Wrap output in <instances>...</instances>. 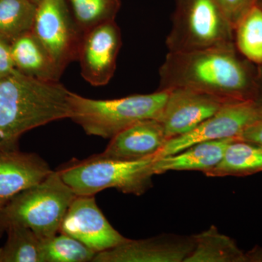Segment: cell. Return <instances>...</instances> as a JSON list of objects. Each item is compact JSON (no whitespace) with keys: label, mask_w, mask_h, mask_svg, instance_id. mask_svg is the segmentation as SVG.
<instances>
[{"label":"cell","mask_w":262,"mask_h":262,"mask_svg":"<svg viewBox=\"0 0 262 262\" xmlns=\"http://www.w3.org/2000/svg\"><path fill=\"white\" fill-rule=\"evenodd\" d=\"M159 91L188 89L229 101L256 97L258 82L235 45L192 52H168L159 70Z\"/></svg>","instance_id":"cell-1"},{"label":"cell","mask_w":262,"mask_h":262,"mask_svg":"<svg viewBox=\"0 0 262 262\" xmlns=\"http://www.w3.org/2000/svg\"><path fill=\"white\" fill-rule=\"evenodd\" d=\"M71 91L15 70L0 77V149H18L25 133L70 118Z\"/></svg>","instance_id":"cell-2"},{"label":"cell","mask_w":262,"mask_h":262,"mask_svg":"<svg viewBox=\"0 0 262 262\" xmlns=\"http://www.w3.org/2000/svg\"><path fill=\"white\" fill-rule=\"evenodd\" d=\"M156 159L155 155L144 159L122 161L98 154L88 159L71 161L57 171L77 196H95L110 188L141 196L152 187Z\"/></svg>","instance_id":"cell-3"},{"label":"cell","mask_w":262,"mask_h":262,"mask_svg":"<svg viewBox=\"0 0 262 262\" xmlns=\"http://www.w3.org/2000/svg\"><path fill=\"white\" fill-rule=\"evenodd\" d=\"M58 171L26 189L0 211V237L10 226L32 229L42 241L59 232L63 217L75 196Z\"/></svg>","instance_id":"cell-4"},{"label":"cell","mask_w":262,"mask_h":262,"mask_svg":"<svg viewBox=\"0 0 262 262\" xmlns=\"http://www.w3.org/2000/svg\"><path fill=\"white\" fill-rule=\"evenodd\" d=\"M169 91L110 100H96L71 93L70 119L90 136L111 139L136 122L160 118Z\"/></svg>","instance_id":"cell-5"},{"label":"cell","mask_w":262,"mask_h":262,"mask_svg":"<svg viewBox=\"0 0 262 262\" xmlns=\"http://www.w3.org/2000/svg\"><path fill=\"white\" fill-rule=\"evenodd\" d=\"M165 43L172 53L232 46L234 28L215 0H176Z\"/></svg>","instance_id":"cell-6"},{"label":"cell","mask_w":262,"mask_h":262,"mask_svg":"<svg viewBox=\"0 0 262 262\" xmlns=\"http://www.w3.org/2000/svg\"><path fill=\"white\" fill-rule=\"evenodd\" d=\"M32 32L63 72L78 59L84 32L76 22L67 0H41Z\"/></svg>","instance_id":"cell-7"},{"label":"cell","mask_w":262,"mask_h":262,"mask_svg":"<svg viewBox=\"0 0 262 262\" xmlns=\"http://www.w3.org/2000/svg\"><path fill=\"white\" fill-rule=\"evenodd\" d=\"M261 118L262 110L253 100L228 101L195 128L167 141L157 158L176 154L201 141L237 139L246 127Z\"/></svg>","instance_id":"cell-8"},{"label":"cell","mask_w":262,"mask_h":262,"mask_svg":"<svg viewBox=\"0 0 262 262\" xmlns=\"http://www.w3.org/2000/svg\"><path fill=\"white\" fill-rule=\"evenodd\" d=\"M58 233L78 239L97 253L128 239L108 222L98 208L95 196H75L63 217Z\"/></svg>","instance_id":"cell-9"},{"label":"cell","mask_w":262,"mask_h":262,"mask_svg":"<svg viewBox=\"0 0 262 262\" xmlns=\"http://www.w3.org/2000/svg\"><path fill=\"white\" fill-rule=\"evenodd\" d=\"M122 44L121 31L115 20L84 32L77 59L84 80L96 87L107 84L115 75Z\"/></svg>","instance_id":"cell-10"},{"label":"cell","mask_w":262,"mask_h":262,"mask_svg":"<svg viewBox=\"0 0 262 262\" xmlns=\"http://www.w3.org/2000/svg\"><path fill=\"white\" fill-rule=\"evenodd\" d=\"M168 91L166 103L158 119L168 140L195 128L231 101L192 89Z\"/></svg>","instance_id":"cell-11"},{"label":"cell","mask_w":262,"mask_h":262,"mask_svg":"<svg viewBox=\"0 0 262 262\" xmlns=\"http://www.w3.org/2000/svg\"><path fill=\"white\" fill-rule=\"evenodd\" d=\"M194 246L193 235L163 234L144 239H127L98 253L96 262H184Z\"/></svg>","instance_id":"cell-12"},{"label":"cell","mask_w":262,"mask_h":262,"mask_svg":"<svg viewBox=\"0 0 262 262\" xmlns=\"http://www.w3.org/2000/svg\"><path fill=\"white\" fill-rule=\"evenodd\" d=\"M53 172L47 162L34 153L18 149H0V211L26 189Z\"/></svg>","instance_id":"cell-13"},{"label":"cell","mask_w":262,"mask_h":262,"mask_svg":"<svg viewBox=\"0 0 262 262\" xmlns=\"http://www.w3.org/2000/svg\"><path fill=\"white\" fill-rule=\"evenodd\" d=\"M106 149L99 154L108 159L134 161L158 154L168 141L159 120H141L111 138Z\"/></svg>","instance_id":"cell-14"},{"label":"cell","mask_w":262,"mask_h":262,"mask_svg":"<svg viewBox=\"0 0 262 262\" xmlns=\"http://www.w3.org/2000/svg\"><path fill=\"white\" fill-rule=\"evenodd\" d=\"M233 139L201 141L176 154L157 158L155 175L170 170H199L206 173L220 163L226 148Z\"/></svg>","instance_id":"cell-15"},{"label":"cell","mask_w":262,"mask_h":262,"mask_svg":"<svg viewBox=\"0 0 262 262\" xmlns=\"http://www.w3.org/2000/svg\"><path fill=\"white\" fill-rule=\"evenodd\" d=\"M15 70L24 75L48 82H59L63 71L32 32L10 46Z\"/></svg>","instance_id":"cell-16"},{"label":"cell","mask_w":262,"mask_h":262,"mask_svg":"<svg viewBox=\"0 0 262 262\" xmlns=\"http://www.w3.org/2000/svg\"><path fill=\"white\" fill-rule=\"evenodd\" d=\"M262 171V146L234 139L226 148L220 163L207 172L209 177H244Z\"/></svg>","instance_id":"cell-17"},{"label":"cell","mask_w":262,"mask_h":262,"mask_svg":"<svg viewBox=\"0 0 262 262\" xmlns=\"http://www.w3.org/2000/svg\"><path fill=\"white\" fill-rule=\"evenodd\" d=\"M193 237L194 248L184 262H246V253L215 226Z\"/></svg>","instance_id":"cell-18"},{"label":"cell","mask_w":262,"mask_h":262,"mask_svg":"<svg viewBox=\"0 0 262 262\" xmlns=\"http://www.w3.org/2000/svg\"><path fill=\"white\" fill-rule=\"evenodd\" d=\"M37 8L31 0H0V40L10 46L32 32Z\"/></svg>","instance_id":"cell-19"},{"label":"cell","mask_w":262,"mask_h":262,"mask_svg":"<svg viewBox=\"0 0 262 262\" xmlns=\"http://www.w3.org/2000/svg\"><path fill=\"white\" fill-rule=\"evenodd\" d=\"M7 241L0 248V262H43L42 239L20 225L7 229Z\"/></svg>","instance_id":"cell-20"},{"label":"cell","mask_w":262,"mask_h":262,"mask_svg":"<svg viewBox=\"0 0 262 262\" xmlns=\"http://www.w3.org/2000/svg\"><path fill=\"white\" fill-rule=\"evenodd\" d=\"M234 45L248 61L262 64V6L257 3L235 26Z\"/></svg>","instance_id":"cell-21"},{"label":"cell","mask_w":262,"mask_h":262,"mask_svg":"<svg viewBox=\"0 0 262 262\" xmlns=\"http://www.w3.org/2000/svg\"><path fill=\"white\" fill-rule=\"evenodd\" d=\"M76 22L83 32L114 21L121 8V0H68Z\"/></svg>","instance_id":"cell-22"},{"label":"cell","mask_w":262,"mask_h":262,"mask_svg":"<svg viewBox=\"0 0 262 262\" xmlns=\"http://www.w3.org/2000/svg\"><path fill=\"white\" fill-rule=\"evenodd\" d=\"M96 254L68 234L58 233L42 242L43 262L93 261Z\"/></svg>","instance_id":"cell-23"},{"label":"cell","mask_w":262,"mask_h":262,"mask_svg":"<svg viewBox=\"0 0 262 262\" xmlns=\"http://www.w3.org/2000/svg\"><path fill=\"white\" fill-rule=\"evenodd\" d=\"M229 21L234 27L239 20L258 0H215Z\"/></svg>","instance_id":"cell-24"},{"label":"cell","mask_w":262,"mask_h":262,"mask_svg":"<svg viewBox=\"0 0 262 262\" xmlns=\"http://www.w3.org/2000/svg\"><path fill=\"white\" fill-rule=\"evenodd\" d=\"M237 139L262 146V118L246 127Z\"/></svg>","instance_id":"cell-25"},{"label":"cell","mask_w":262,"mask_h":262,"mask_svg":"<svg viewBox=\"0 0 262 262\" xmlns=\"http://www.w3.org/2000/svg\"><path fill=\"white\" fill-rule=\"evenodd\" d=\"M15 69L9 45L0 40V77L11 73Z\"/></svg>","instance_id":"cell-26"},{"label":"cell","mask_w":262,"mask_h":262,"mask_svg":"<svg viewBox=\"0 0 262 262\" xmlns=\"http://www.w3.org/2000/svg\"><path fill=\"white\" fill-rule=\"evenodd\" d=\"M262 262V247L254 248L246 253V262Z\"/></svg>","instance_id":"cell-27"},{"label":"cell","mask_w":262,"mask_h":262,"mask_svg":"<svg viewBox=\"0 0 262 262\" xmlns=\"http://www.w3.org/2000/svg\"><path fill=\"white\" fill-rule=\"evenodd\" d=\"M255 101L257 103L258 106L262 110V89H258Z\"/></svg>","instance_id":"cell-28"},{"label":"cell","mask_w":262,"mask_h":262,"mask_svg":"<svg viewBox=\"0 0 262 262\" xmlns=\"http://www.w3.org/2000/svg\"><path fill=\"white\" fill-rule=\"evenodd\" d=\"M31 1H32L33 3H35L36 5H38L39 3H40L41 0H31Z\"/></svg>","instance_id":"cell-29"}]
</instances>
